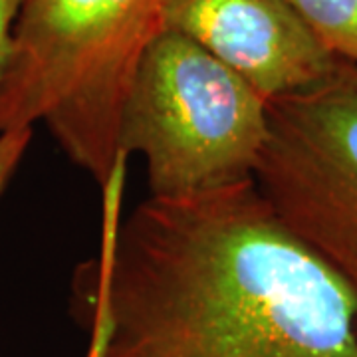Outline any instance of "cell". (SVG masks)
<instances>
[{
    "instance_id": "1",
    "label": "cell",
    "mask_w": 357,
    "mask_h": 357,
    "mask_svg": "<svg viewBox=\"0 0 357 357\" xmlns=\"http://www.w3.org/2000/svg\"><path fill=\"white\" fill-rule=\"evenodd\" d=\"M128 159L103 187V241L82 304L102 357H357V296L272 213L255 181L147 199L119 218Z\"/></svg>"
},
{
    "instance_id": "2",
    "label": "cell",
    "mask_w": 357,
    "mask_h": 357,
    "mask_svg": "<svg viewBox=\"0 0 357 357\" xmlns=\"http://www.w3.org/2000/svg\"><path fill=\"white\" fill-rule=\"evenodd\" d=\"M163 30V0H22L0 82V133L44 121L105 187L135 72Z\"/></svg>"
},
{
    "instance_id": "3",
    "label": "cell",
    "mask_w": 357,
    "mask_h": 357,
    "mask_svg": "<svg viewBox=\"0 0 357 357\" xmlns=\"http://www.w3.org/2000/svg\"><path fill=\"white\" fill-rule=\"evenodd\" d=\"M268 133V100L177 32L161 30L129 88L121 153L145 161L151 199H192L248 183Z\"/></svg>"
},
{
    "instance_id": "4",
    "label": "cell",
    "mask_w": 357,
    "mask_h": 357,
    "mask_svg": "<svg viewBox=\"0 0 357 357\" xmlns=\"http://www.w3.org/2000/svg\"><path fill=\"white\" fill-rule=\"evenodd\" d=\"M256 189L357 296V66L268 102Z\"/></svg>"
},
{
    "instance_id": "5",
    "label": "cell",
    "mask_w": 357,
    "mask_h": 357,
    "mask_svg": "<svg viewBox=\"0 0 357 357\" xmlns=\"http://www.w3.org/2000/svg\"><path fill=\"white\" fill-rule=\"evenodd\" d=\"M163 30L201 46L268 102L318 84L337 62L288 0H163Z\"/></svg>"
},
{
    "instance_id": "6",
    "label": "cell",
    "mask_w": 357,
    "mask_h": 357,
    "mask_svg": "<svg viewBox=\"0 0 357 357\" xmlns=\"http://www.w3.org/2000/svg\"><path fill=\"white\" fill-rule=\"evenodd\" d=\"M335 60L357 66V0H288Z\"/></svg>"
},
{
    "instance_id": "7",
    "label": "cell",
    "mask_w": 357,
    "mask_h": 357,
    "mask_svg": "<svg viewBox=\"0 0 357 357\" xmlns=\"http://www.w3.org/2000/svg\"><path fill=\"white\" fill-rule=\"evenodd\" d=\"M32 139V129H14L0 133V197L18 169Z\"/></svg>"
},
{
    "instance_id": "8",
    "label": "cell",
    "mask_w": 357,
    "mask_h": 357,
    "mask_svg": "<svg viewBox=\"0 0 357 357\" xmlns=\"http://www.w3.org/2000/svg\"><path fill=\"white\" fill-rule=\"evenodd\" d=\"M20 4L22 0H0V82H2L6 62H8L14 22L20 10Z\"/></svg>"
},
{
    "instance_id": "9",
    "label": "cell",
    "mask_w": 357,
    "mask_h": 357,
    "mask_svg": "<svg viewBox=\"0 0 357 357\" xmlns=\"http://www.w3.org/2000/svg\"><path fill=\"white\" fill-rule=\"evenodd\" d=\"M86 306V304H84ZM89 345L86 357H102L103 335H105V316L100 304H89Z\"/></svg>"
}]
</instances>
